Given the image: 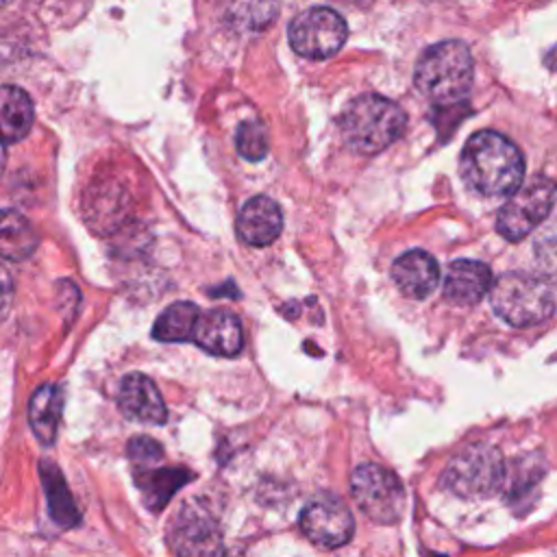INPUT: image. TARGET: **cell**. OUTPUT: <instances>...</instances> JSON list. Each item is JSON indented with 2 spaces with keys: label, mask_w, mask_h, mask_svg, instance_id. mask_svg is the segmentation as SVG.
Here are the masks:
<instances>
[{
  "label": "cell",
  "mask_w": 557,
  "mask_h": 557,
  "mask_svg": "<svg viewBox=\"0 0 557 557\" xmlns=\"http://www.w3.org/2000/svg\"><path fill=\"white\" fill-rule=\"evenodd\" d=\"M33 102L28 94L15 85H4L0 91V120L4 144L20 141L33 126Z\"/></svg>",
  "instance_id": "e0dca14e"
},
{
  "label": "cell",
  "mask_w": 557,
  "mask_h": 557,
  "mask_svg": "<svg viewBox=\"0 0 557 557\" xmlns=\"http://www.w3.org/2000/svg\"><path fill=\"white\" fill-rule=\"evenodd\" d=\"M300 531L318 546L337 548L350 542L355 520L344 500L335 494H320L311 498L300 511Z\"/></svg>",
  "instance_id": "9c48e42d"
},
{
  "label": "cell",
  "mask_w": 557,
  "mask_h": 557,
  "mask_svg": "<svg viewBox=\"0 0 557 557\" xmlns=\"http://www.w3.org/2000/svg\"><path fill=\"white\" fill-rule=\"evenodd\" d=\"M128 457L135 461V466L144 468L146 463L161 459V444L150 437H135L128 442Z\"/></svg>",
  "instance_id": "d4e9b609"
},
{
  "label": "cell",
  "mask_w": 557,
  "mask_h": 557,
  "mask_svg": "<svg viewBox=\"0 0 557 557\" xmlns=\"http://www.w3.org/2000/svg\"><path fill=\"white\" fill-rule=\"evenodd\" d=\"M117 407L126 418L146 424H163L168 416L159 389L141 372H131L120 381Z\"/></svg>",
  "instance_id": "8fae6325"
},
{
  "label": "cell",
  "mask_w": 557,
  "mask_h": 557,
  "mask_svg": "<svg viewBox=\"0 0 557 557\" xmlns=\"http://www.w3.org/2000/svg\"><path fill=\"white\" fill-rule=\"evenodd\" d=\"M200 318V309L194 302L178 300L163 309L152 324V337L159 342H187L194 339V331Z\"/></svg>",
  "instance_id": "d6986e66"
},
{
  "label": "cell",
  "mask_w": 557,
  "mask_h": 557,
  "mask_svg": "<svg viewBox=\"0 0 557 557\" xmlns=\"http://www.w3.org/2000/svg\"><path fill=\"white\" fill-rule=\"evenodd\" d=\"M283 228V213L278 205L268 196H252L237 213L235 231L237 237L248 246L272 244Z\"/></svg>",
  "instance_id": "7c38bea8"
},
{
  "label": "cell",
  "mask_w": 557,
  "mask_h": 557,
  "mask_svg": "<svg viewBox=\"0 0 557 557\" xmlns=\"http://www.w3.org/2000/svg\"><path fill=\"white\" fill-rule=\"evenodd\" d=\"M278 15V0H231L224 13L228 28L237 33H259Z\"/></svg>",
  "instance_id": "ac0fdd59"
},
{
  "label": "cell",
  "mask_w": 557,
  "mask_h": 557,
  "mask_svg": "<svg viewBox=\"0 0 557 557\" xmlns=\"http://www.w3.org/2000/svg\"><path fill=\"white\" fill-rule=\"evenodd\" d=\"M490 300L498 318L518 329L544 322L555 309L548 283L529 272L500 274L490 289Z\"/></svg>",
  "instance_id": "277c9868"
},
{
  "label": "cell",
  "mask_w": 557,
  "mask_h": 557,
  "mask_svg": "<svg viewBox=\"0 0 557 557\" xmlns=\"http://www.w3.org/2000/svg\"><path fill=\"white\" fill-rule=\"evenodd\" d=\"M555 194L557 187L546 176H535L527 185L518 187L496 215L498 235L507 242L527 237L548 218L555 205Z\"/></svg>",
  "instance_id": "52a82bcc"
},
{
  "label": "cell",
  "mask_w": 557,
  "mask_h": 557,
  "mask_svg": "<svg viewBox=\"0 0 557 557\" xmlns=\"http://www.w3.org/2000/svg\"><path fill=\"white\" fill-rule=\"evenodd\" d=\"M41 481H44V492L48 498V509L50 516L54 518L57 524L61 527H74L81 518L74 498L54 463L41 461Z\"/></svg>",
  "instance_id": "ffe728a7"
},
{
  "label": "cell",
  "mask_w": 557,
  "mask_h": 557,
  "mask_svg": "<svg viewBox=\"0 0 557 557\" xmlns=\"http://www.w3.org/2000/svg\"><path fill=\"white\" fill-rule=\"evenodd\" d=\"M535 261L542 274L557 283V224L550 233L542 235L535 246Z\"/></svg>",
  "instance_id": "cb8c5ba5"
},
{
  "label": "cell",
  "mask_w": 557,
  "mask_h": 557,
  "mask_svg": "<svg viewBox=\"0 0 557 557\" xmlns=\"http://www.w3.org/2000/svg\"><path fill=\"white\" fill-rule=\"evenodd\" d=\"M194 342L209 355L235 357L242 352L244 346L242 322L235 313L226 309H211L207 313H200L194 331Z\"/></svg>",
  "instance_id": "30bf717a"
},
{
  "label": "cell",
  "mask_w": 557,
  "mask_h": 557,
  "mask_svg": "<svg viewBox=\"0 0 557 557\" xmlns=\"http://www.w3.org/2000/svg\"><path fill=\"white\" fill-rule=\"evenodd\" d=\"M544 63H546V67L548 70H553V72H557V46L546 54V59H544Z\"/></svg>",
  "instance_id": "484cf974"
},
{
  "label": "cell",
  "mask_w": 557,
  "mask_h": 557,
  "mask_svg": "<svg viewBox=\"0 0 557 557\" xmlns=\"http://www.w3.org/2000/svg\"><path fill=\"white\" fill-rule=\"evenodd\" d=\"M463 183L481 196H511L524 178L520 148L496 131L474 133L459 157Z\"/></svg>",
  "instance_id": "6da1fadb"
},
{
  "label": "cell",
  "mask_w": 557,
  "mask_h": 557,
  "mask_svg": "<svg viewBox=\"0 0 557 557\" xmlns=\"http://www.w3.org/2000/svg\"><path fill=\"white\" fill-rule=\"evenodd\" d=\"M392 278L405 296L422 300L437 287L440 265L426 250L413 248L394 261Z\"/></svg>",
  "instance_id": "5bb4252c"
},
{
  "label": "cell",
  "mask_w": 557,
  "mask_h": 557,
  "mask_svg": "<svg viewBox=\"0 0 557 557\" xmlns=\"http://www.w3.org/2000/svg\"><path fill=\"white\" fill-rule=\"evenodd\" d=\"M474 65L463 41H440L422 52L416 63L413 83L433 104L450 107L461 102L472 87Z\"/></svg>",
  "instance_id": "3957f363"
},
{
  "label": "cell",
  "mask_w": 557,
  "mask_h": 557,
  "mask_svg": "<svg viewBox=\"0 0 557 557\" xmlns=\"http://www.w3.org/2000/svg\"><path fill=\"white\" fill-rule=\"evenodd\" d=\"M63 409V394L57 385H41L28 400V424L37 440L46 446L54 444L59 418Z\"/></svg>",
  "instance_id": "9a60e30c"
},
{
  "label": "cell",
  "mask_w": 557,
  "mask_h": 557,
  "mask_svg": "<svg viewBox=\"0 0 557 557\" xmlns=\"http://www.w3.org/2000/svg\"><path fill=\"white\" fill-rule=\"evenodd\" d=\"M172 544L178 553H213L222 548L215 524L207 516L191 509L176 520Z\"/></svg>",
  "instance_id": "2e32d148"
},
{
  "label": "cell",
  "mask_w": 557,
  "mask_h": 557,
  "mask_svg": "<svg viewBox=\"0 0 557 557\" xmlns=\"http://www.w3.org/2000/svg\"><path fill=\"white\" fill-rule=\"evenodd\" d=\"M344 17L329 7H313L298 13L287 28L292 48L307 59H329L346 41Z\"/></svg>",
  "instance_id": "ba28073f"
},
{
  "label": "cell",
  "mask_w": 557,
  "mask_h": 557,
  "mask_svg": "<svg viewBox=\"0 0 557 557\" xmlns=\"http://www.w3.org/2000/svg\"><path fill=\"white\" fill-rule=\"evenodd\" d=\"M505 483L503 455L490 444H472L459 450L444 470V485L461 498L494 496Z\"/></svg>",
  "instance_id": "5b68a950"
},
{
  "label": "cell",
  "mask_w": 557,
  "mask_h": 557,
  "mask_svg": "<svg viewBox=\"0 0 557 557\" xmlns=\"http://www.w3.org/2000/svg\"><path fill=\"white\" fill-rule=\"evenodd\" d=\"M407 115L394 100L379 94L352 98L339 115V133L350 150L376 154L392 146L405 131Z\"/></svg>",
  "instance_id": "7a4b0ae2"
},
{
  "label": "cell",
  "mask_w": 557,
  "mask_h": 557,
  "mask_svg": "<svg viewBox=\"0 0 557 557\" xmlns=\"http://www.w3.org/2000/svg\"><path fill=\"white\" fill-rule=\"evenodd\" d=\"M350 494L357 507L379 524H394L405 507V487L400 479L379 466V463H359L350 472Z\"/></svg>",
  "instance_id": "8992f818"
},
{
  "label": "cell",
  "mask_w": 557,
  "mask_h": 557,
  "mask_svg": "<svg viewBox=\"0 0 557 557\" xmlns=\"http://www.w3.org/2000/svg\"><path fill=\"white\" fill-rule=\"evenodd\" d=\"M185 481H189V472H185L183 468H161V470L139 479L137 483L144 492L146 505L152 511H159L170 500V496L178 490V485H183Z\"/></svg>",
  "instance_id": "7402d4cb"
},
{
  "label": "cell",
  "mask_w": 557,
  "mask_h": 557,
  "mask_svg": "<svg viewBox=\"0 0 557 557\" xmlns=\"http://www.w3.org/2000/svg\"><path fill=\"white\" fill-rule=\"evenodd\" d=\"M235 148L248 161H259L268 154V133L263 124L250 120L242 122L235 133Z\"/></svg>",
  "instance_id": "603a6c76"
},
{
  "label": "cell",
  "mask_w": 557,
  "mask_h": 557,
  "mask_svg": "<svg viewBox=\"0 0 557 557\" xmlns=\"http://www.w3.org/2000/svg\"><path fill=\"white\" fill-rule=\"evenodd\" d=\"M492 285V270L483 261L457 259L446 270L444 296L453 305L470 307L476 305L483 296H487Z\"/></svg>",
  "instance_id": "4fadbf2b"
},
{
  "label": "cell",
  "mask_w": 557,
  "mask_h": 557,
  "mask_svg": "<svg viewBox=\"0 0 557 557\" xmlns=\"http://www.w3.org/2000/svg\"><path fill=\"white\" fill-rule=\"evenodd\" d=\"M0 233H2L0 246H2L4 259L22 261L37 248V235L33 226L26 222L24 215H20L13 209H4Z\"/></svg>",
  "instance_id": "44dd1931"
}]
</instances>
